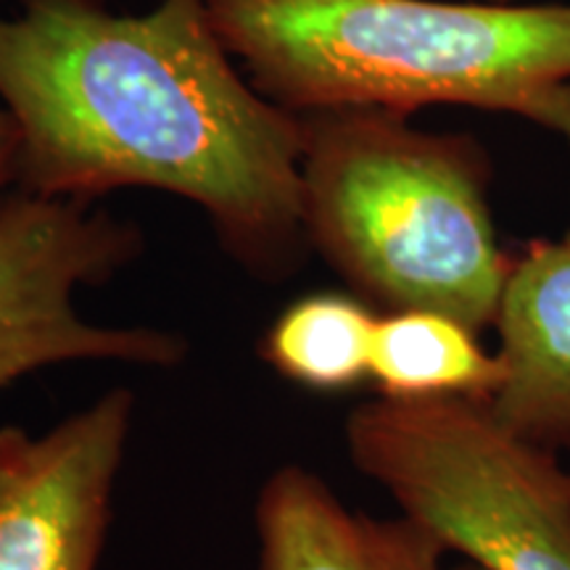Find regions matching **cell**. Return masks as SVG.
I'll return each mask as SVG.
<instances>
[{
  "label": "cell",
  "mask_w": 570,
  "mask_h": 570,
  "mask_svg": "<svg viewBox=\"0 0 570 570\" xmlns=\"http://www.w3.org/2000/svg\"><path fill=\"white\" fill-rule=\"evenodd\" d=\"M0 101L21 132L27 194L169 190L262 267L304 230V125L233 67L209 0L132 17L27 0L0 17Z\"/></svg>",
  "instance_id": "cell-1"
},
{
  "label": "cell",
  "mask_w": 570,
  "mask_h": 570,
  "mask_svg": "<svg viewBox=\"0 0 570 570\" xmlns=\"http://www.w3.org/2000/svg\"><path fill=\"white\" fill-rule=\"evenodd\" d=\"M256 90L296 109L475 106L570 142V6L487 0H209Z\"/></svg>",
  "instance_id": "cell-2"
},
{
  "label": "cell",
  "mask_w": 570,
  "mask_h": 570,
  "mask_svg": "<svg viewBox=\"0 0 570 570\" xmlns=\"http://www.w3.org/2000/svg\"><path fill=\"white\" fill-rule=\"evenodd\" d=\"M304 130V230L327 262L389 312L494 325L512 256L473 142L381 109L325 111Z\"/></svg>",
  "instance_id": "cell-3"
},
{
  "label": "cell",
  "mask_w": 570,
  "mask_h": 570,
  "mask_svg": "<svg viewBox=\"0 0 570 570\" xmlns=\"http://www.w3.org/2000/svg\"><path fill=\"white\" fill-rule=\"evenodd\" d=\"M354 468L483 570H570V468L489 399H389L346 420Z\"/></svg>",
  "instance_id": "cell-4"
},
{
  "label": "cell",
  "mask_w": 570,
  "mask_h": 570,
  "mask_svg": "<svg viewBox=\"0 0 570 570\" xmlns=\"http://www.w3.org/2000/svg\"><path fill=\"white\" fill-rule=\"evenodd\" d=\"M138 233L80 202L19 194L0 202V391L63 362H183L185 341L159 327L98 325L77 291L117 273Z\"/></svg>",
  "instance_id": "cell-5"
},
{
  "label": "cell",
  "mask_w": 570,
  "mask_h": 570,
  "mask_svg": "<svg viewBox=\"0 0 570 570\" xmlns=\"http://www.w3.org/2000/svg\"><path fill=\"white\" fill-rule=\"evenodd\" d=\"M132 407L117 389L38 436L0 428V570H96Z\"/></svg>",
  "instance_id": "cell-6"
},
{
  "label": "cell",
  "mask_w": 570,
  "mask_h": 570,
  "mask_svg": "<svg viewBox=\"0 0 570 570\" xmlns=\"http://www.w3.org/2000/svg\"><path fill=\"white\" fill-rule=\"evenodd\" d=\"M494 327L502 383L491 407L570 460V230L512 259Z\"/></svg>",
  "instance_id": "cell-7"
},
{
  "label": "cell",
  "mask_w": 570,
  "mask_h": 570,
  "mask_svg": "<svg viewBox=\"0 0 570 570\" xmlns=\"http://www.w3.org/2000/svg\"><path fill=\"white\" fill-rule=\"evenodd\" d=\"M259 570H444L446 550L407 518L377 520L298 465L269 475L256 502Z\"/></svg>",
  "instance_id": "cell-8"
},
{
  "label": "cell",
  "mask_w": 570,
  "mask_h": 570,
  "mask_svg": "<svg viewBox=\"0 0 570 570\" xmlns=\"http://www.w3.org/2000/svg\"><path fill=\"white\" fill-rule=\"evenodd\" d=\"M370 381L389 399H491L502 362L458 317L399 309L377 317Z\"/></svg>",
  "instance_id": "cell-9"
},
{
  "label": "cell",
  "mask_w": 570,
  "mask_h": 570,
  "mask_svg": "<svg viewBox=\"0 0 570 570\" xmlns=\"http://www.w3.org/2000/svg\"><path fill=\"white\" fill-rule=\"evenodd\" d=\"M377 315L346 294H309L285 306L262 341V356L296 386L336 394L370 377Z\"/></svg>",
  "instance_id": "cell-10"
},
{
  "label": "cell",
  "mask_w": 570,
  "mask_h": 570,
  "mask_svg": "<svg viewBox=\"0 0 570 570\" xmlns=\"http://www.w3.org/2000/svg\"><path fill=\"white\" fill-rule=\"evenodd\" d=\"M21 156V132L13 117L0 109V188L19 175Z\"/></svg>",
  "instance_id": "cell-11"
},
{
  "label": "cell",
  "mask_w": 570,
  "mask_h": 570,
  "mask_svg": "<svg viewBox=\"0 0 570 570\" xmlns=\"http://www.w3.org/2000/svg\"><path fill=\"white\" fill-rule=\"evenodd\" d=\"M454 570H483V568H479V566H470V562H465V566H460V568H454Z\"/></svg>",
  "instance_id": "cell-12"
},
{
  "label": "cell",
  "mask_w": 570,
  "mask_h": 570,
  "mask_svg": "<svg viewBox=\"0 0 570 570\" xmlns=\"http://www.w3.org/2000/svg\"><path fill=\"white\" fill-rule=\"evenodd\" d=\"M487 3H512V0H487Z\"/></svg>",
  "instance_id": "cell-13"
}]
</instances>
